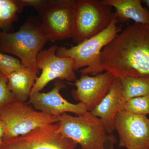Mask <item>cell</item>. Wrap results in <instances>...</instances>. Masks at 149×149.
Returning <instances> with one entry per match:
<instances>
[{"label": "cell", "instance_id": "obj_2", "mask_svg": "<svg viewBox=\"0 0 149 149\" xmlns=\"http://www.w3.org/2000/svg\"><path fill=\"white\" fill-rule=\"evenodd\" d=\"M59 117V133L81 149H114L118 139L107 132L100 119L91 112L76 116L64 113Z\"/></svg>", "mask_w": 149, "mask_h": 149}, {"label": "cell", "instance_id": "obj_19", "mask_svg": "<svg viewBox=\"0 0 149 149\" xmlns=\"http://www.w3.org/2000/svg\"><path fill=\"white\" fill-rule=\"evenodd\" d=\"M25 68L18 58L0 51V72L2 74L8 77L13 72Z\"/></svg>", "mask_w": 149, "mask_h": 149}, {"label": "cell", "instance_id": "obj_18", "mask_svg": "<svg viewBox=\"0 0 149 149\" xmlns=\"http://www.w3.org/2000/svg\"><path fill=\"white\" fill-rule=\"evenodd\" d=\"M123 110L134 115L146 116L149 114V95L128 100L124 103Z\"/></svg>", "mask_w": 149, "mask_h": 149}, {"label": "cell", "instance_id": "obj_17", "mask_svg": "<svg viewBox=\"0 0 149 149\" xmlns=\"http://www.w3.org/2000/svg\"><path fill=\"white\" fill-rule=\"evenodd\" d=\"M23 8L19 0H0V31L11 25Z\"/></svg>", "mask_w": 149, "mask_h": 149}, {"label": "cell", "instance_id": "obj_10", "mask_svg": "<svg viewBox=\"0 0 149 149\" xmlns=\"http://www.w3.org/2000/svg\"><path fill=\"white\" fill-rule=\"evenodd\" d=\"M115 77L107 71L93 76L82 74L75 81L76 89L72 90V96L83 103L88 111L91 112L108 93Z\"/></svg>", "mask_w": 149, "mask_h": 149}, {"label": "cell", "instance_id": "obj_8", "mask_svg": "<svg viewBox=\"0 0 149 149\" xmlns=\"http://www.w3.org/2000/svg\"><path fill=\"white\" fill-rule=\"evenodd\" d=\"M57 46H51L47 49L41 51L37 57L38 69L42 70L32 88L31 94L40 92L52 80L56 79L75 81L74 61L70 57H59L56 55ZM30 94V95H31Z\"/></svg>", "mask_w": 149, "mask_h": 149}, {"label": "cell", "instance_id": "obj_25", "mask_svg": "<svg viewBox=\"0 0 149 149\" xmlns=\"http://www.w3.org/2000/svg\"><path fill=\"white\" fill-rule=\"evenodd\" d=\"M3 142V139H0V146H1V144Z\"/></svg>", "mask_w": 149, "mask_h": 149}, {"label": "cell", "instance_id": "obj_3", "mask_svg": "<svg viewBox=\"0 0 149 149\" xmlns=\"http://www.w3.org/2000/svg\"><path fill=\"white\" fill-rule=\"evenodd\" d=\"M48 40L41 22L29 19L16 32L0 31V51L16 56L25 68L38 74L37 56Z\"/></svg>", "mask_w": 149, "mask_h": 149}, {"label": "cell", "instance_id": "obj_4", "mask_svg": "<svg viewBox=\"0 0 149 149\" xmlns=\"http://www.w3.org/2000/svg\"><path fill=\"white\" fill-rule=\"evenodd\" d=\"M118 22L115 18L103 31L76 46L70 48L58 47L56 55L73 59L74 70L80 69L79 72L82 74L95 76L99 74L101 52L122 30Z\"/></svg>", "mask_w": 149, "mask_h": 149}, {"label": "cell", "instance_id": "obj_11", "mask_svg": "<svg viewBox=\"0 0 149 149\" xmlns=\"http://www.w3.org/2000/svg\"><path fill=\"white\" fill-rule=\"evenodd\" d=\"M64 87L63 83L58 81L53 89L48 93L38 92L31 94L28 103L37 110L58 117L67 112L74 113L77 116L88 112L86 107L82 103H71L62 97L60 91Z\"/></svg>", "mask_w": 149, "mask_h": 149}, {"label": "cell", "instance_id": "obj_12", "mask_svg": "<svg viewBox=\"0 0 149 149\" xmlns=\"http://www.w3.org/2000/svg\"><path fill=\"white\" fill-rule=\"evenodd\" d=\"M58 122L38 127L17 137L30 149H76L77 144L58 132Z\"/></svg>", "mask_w": 149, "mask_h": 149}, {"label": "cell", "instance_id": "obj_23", "mask_svg": "<svg viewBox=\"0 0 149 149\" xmlns=\"http://www.w3.org/2000/svg\"><path fill=\"white\" fill-rule=\"evenodd\" d=\"M4 127L3 124L1 117H0V139H3V137L4 135Z\"/></svg>", "mask_w": 149, "mask_h": 149}, {"label": "cell", "instance_id": "obj_7", "mask_svg": "<svg viewBox=\"0 0 149 149\" xmlns=\"http://www.w3.org/2000/svg\"><path fill=\"white\" fill-rule=\"evenodd\" d=\"M40 12L41 26L49 40L72 38L74 28L72 0L48 1Z\"/></svg>", "mask_w": 149, "mask_h": 149}, {"label": "cell", "instance_id": "obj_16", "mask_svg": "<svg viewBox=\"0 0 149 149\" xmlns=\"http://www.w3.org/2000/svg\"><path fill=\"white\" fill-rule=\"evenodd\" d=\"M118 77L125 103L133 98L149 95V78L132 76H120Z\"/></svg>", "mask_w": 149, "mask_h": 149}, {"label": "cell", "instance_id": "obj_13", "mask_svg": "<svg viewBox=\"0 0 149 149\" xmlns=\"http://www.w3.org/2000/svg\"><path fill=\"white\" fill-rule=\"evenodd\" d=\"M124 103L120 80L118 77H115L108 93L91 112L100 119L107 132L111 134L114 130L116 115L122 110Z\"/></svg>", "mask_w": 149, "mask_h": 149}, {"label": "cell", "instance_id": "obj_20", "mask_svg": "<svg viewBox=\"0 0 149 149\" xmlns=\"http://www.w3.org/2000/svg\"><path fill=\"white\" fill-rule=\"evenodd\" d=\"M15 100L8 86V77L0 72V109Z\"/></svg>", "mask_w": 149, "mask_h": 149}, {"label": "cell", "instance_id": "obj_26", "mask_svg": "<svg viewBox=\"0 0 149 149\" xmlns=\"http://www.w3.org/2000/svg\"><path fill=\"white\" fill-rule=\"evenodd\" d=\"M148 149H149V148H148Z\"/></svg>", "mask_w": 149, "mask_h": 149}, {"label": "cell", "instance_id": "obj_22", "mask_svg": "<svg viewBox=\"0 0 149 149\" xmlns=\"http://www.w3.org/2000/svg\"><path fill=\"white\" fill-rule=\"evenodd\" d=\"M23 8L25 6H30L37 9L40 11L43 7L45 6L48 1L44 0H19Z\"/></svg>", "mask_w": 149, "mask_h": 149}, {"label": "cell", "instance_id": "obj_27", "mask_svg": "<svg viewBox=\"0 0 149 149\" xmlns=\"http://www.w3.org/2000/svg\"></svg>", "mask_w": 149, "mask_h": 149}, {"label": "cell", "instance_id": "obj_5", "mask_svg": "<svg viewBox=\"0 0 149 149\" xmlns=\"http://www.w3.org/2000/svg\"><path fill=\"white\" fill-rule=\"evenodd\" d=\"M73 42L80 44L105 29L115 17L110 6L100 0H72Z\"/></svg>", "mask_w": 149, "mask_h": 149}, {"label": "cell", "instance_id": "obj_1", "mask_svg": "<svg viewBox=\"0 0 149 149\" xmlns=\"http://www.w3.org/2000/svg\"><path fill=\"white\" fill-rule=\"evenodd\" d=\"M99 61V74L149 78V25H128L103 49Z\"/></svg>", "mask_w": 149, "mask_h": 149}, {"label": "cell", "instance_id": "obj_14", "mask_svg": "<svg viewBox=\"0 0 149 149\" xmlns=\"http://www.w3.org/2000/svg\"><path fill=\"white\" fill-rule=\"evenodd\" d=\"M105 4L113 7L118 22H125L130 19L135 23L149 25V11L142 6L140 0H102Z\"/></svg>", "mask_w": 149, "mask_h": 149}, {"label": "cell", "instance_id": "obj_15", "mask_svg": "<svg viewBox=\"0 0 149 149\" xmlns=\"http://www.w3.org/2000/svg\"><path fill=\"white\" fill-rule=\"evenodd\" d=\"M38 77L37 73L26 68L8 75L9 88L15 100L26 102Z\"/></svg>", "mask_w": 149, "mask_h": 149}, {"label": "cell", "instance_id": "obj_6", "mask_svg": "<svg viewBox=\"0 0 149 149\" xmlns=\"http://www.w3.org/2000/svg\"><path fill=\"white\" fill-rule=\"evenodd\" d=\"M0 117L4 127L3 140L24 136L38 127L59 121V116L39 111L26 102L15 100L0 109Z\"/></svg>", "mask_w": 149, "mask_h": 149}, {"label": "cell", "instance_id": "obj_9", "mask_svg": "<svg viewBox=\"0 0 149 149\" xmlns=\"http://www.w3.org/2000/svg\"><path fill=\"white\" fill-rule=\"evenodd\" d=\"M114 130L119 138V146L126 149L149 148V119L147 116L134 115L123 110L118 112Z\"/></svg>", "mask_w": 149, "mask_h": 149}, {"label": "cell", "instance_id": "obj_21", "mask_svg": "<svg viewBox=\"0 0 149 149\" xmlns=\"http://www.w3.org/2000/svg\"><path fill=\"white\" fill-rule=\"evenodd\" d=\"M0 149H30L18 138L3 140Z\"/></svg>", "mask_w": 149, "mask_h": 149}, {"label": "cell", "instance_id": "obj_24", "mask_svg": "<svg viewBox=\"0 0 149 149\" xmlns=\"http://www.w3.org/2000/svg\"><path fill=\"white\" fill-rule=\"evenodd\" d=\"M141 1L143 2V3H145L149 8V0H143V1Z\"/></svg>", "mask_w": 149, "mask_h": 149}]
</instances>
